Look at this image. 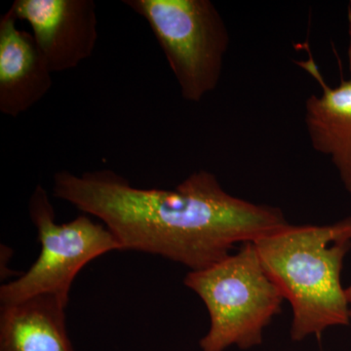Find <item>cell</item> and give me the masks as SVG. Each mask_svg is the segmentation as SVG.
<instances>
[{"mask_svg":"<svg viewBox=\"0 0 351 351\" xmlns=\"http://www.w3.org/2000/svg\"><path fill=\"white\" fill-rule=\"evenodd\" d=\"M53 195L100 219L120 250L160 256L191 271L289 223L279 208L235 197L205 170L174 189L135 188L110 169L63 170L54 176Z\"/></svg>","mask_w":351,"mask_h":351,"instance_id":"cell-1","label":"cell"},{"mask_svg":"<svg viewBox=\"0 0 351 351\" xmlns=\"http://www.w3.org/2000/svg\"><path fill=\"white\" fill-rule=\"evenodd\" d=\"M267 276L293 311L291 338L351 325L341 271L351 249V217L325 226L290 223L254 242Z\"/></svg>","mask_w":351,"mask_h":351,"instance_id":"cell-2","label":"cell"},{"mask_svg":"<svg viewBox=\"0 0 351 351\" xmlns=\"http://www.w3.org/2000/svg\"><path fill=\"white\" fill-rule=\"evenodd\" d=\"M184 285L204 302L210 329L200 339L202 351L241 350L263 343V330L281 313L283 295L263 269L255 245L242 244L206 269L189 271Z\"/></svg>","mask_w":351,"mask_h":351,"instance_id":"cell-3","label":"cell"},{"mask_svg":"<svg viewBox=\"0 0 351 351\" xmlns=\"http://www.w3.org/2000/svg\"><path fill=\"white\" fill-rule=\"evenodd\" d=\"M147 21L184 100L199 103L216 90L230 34L210 0H124Z\"/></svg>","mask_w":351,"mask_h":351,"instance_id":"cell-4","label":"cell"},{"mask_svg":"<svg viewBox=\"0 0 351 351\" xmlns=\"http://www.w3.org/2000/svg\"><path fill=\"white\" fill-rule=\"evenodd\" d=\"M29 214L38 230L40 254L27 272L0 287L1 306L40 295L69 299L76 276L88 263L120 250L107 226L92 221L86 214L57 223L49 195L40 184L29 198Z\"/></svg>","mask_w":351,"mask_h":351,"instance_id":"cell-5","label":"cell"},{"mask_svg":"<svg viewBox=\"0 0 351 351\" xmlns=\"http://www.w3.org/2000/svg\"><path fill=\"white\" fill-rule=\"evenodd\" d=\"M10 9L32 27L53 73L75 69L93 55L99 38L93 0H15Z\"/></svg>","mask_w":351,"mask_h":351,"instance_id":"cell-6","label":"cell"},{"mask_svg":"<svg viewBox=\"0 0 351 351\" xmlns=\"http://www.w3.org/2000/svg\"><path fill=\"white\" fill-rule=\"evenodd\" d=\"M11 9L0 18V112L18 117L50 91L52 71L34 36L18 29Z\"/></svg>","mask_w":351,"mask_h":351,"instance_id":"cell-7","label":"cell"},{"mask_svg":"<svg viewBox=\"0 0 351 351\" xmlns=\"http://www.w3.org/2000/svg\"><path fill=\"white\" fill-rule=\"evenodd\" d=\"M69 299L40 295L0 309V351H75L66 329Z\"/></svg>","mask_w":351,"mask_h":351,"instance_id":"cell-8","label":"cell"},{"mask_svg":"<svg viewBox=\"0 0 351 351\" xmlns=\"http://www.w3.org/2000/svg\"><path fill=\"white\" fill-rule=\"evenodd\" d=\"M322 94L311 95L306 101V131L316 152L331 159L341 181L351 193V76L338 86H328L314 68Z\"/></svg>","mask_w":351,"mask_h":351,"instance_id":"cell-9","label":"cell"},{"mask_svg":"<svg viewBox=\"0 0 351 351\" xmlns=\"http://www.w3.org/2000/svg\"><path fill=\"white\" fill-rule=\"evenodd\" d=\"M346 297H348V304H350V313H351V285L350 287L346 289Z\"/></svg>","mask_w":351,"mask_h":351,"instance_id":"cell-10","label":"cell"}]
</instances>
